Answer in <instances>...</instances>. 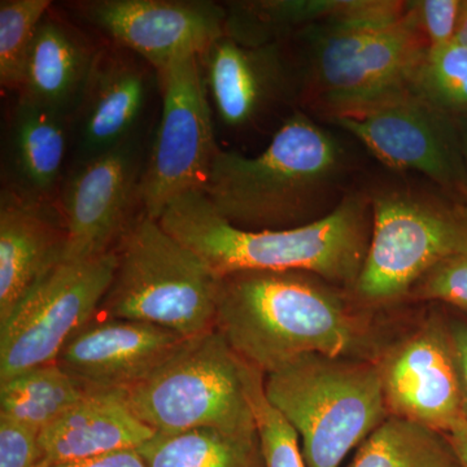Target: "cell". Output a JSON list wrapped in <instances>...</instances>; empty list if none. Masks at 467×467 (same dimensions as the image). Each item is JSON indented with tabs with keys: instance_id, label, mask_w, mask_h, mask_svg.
<instances>
[{
	"instance_id": "cell-1",
	"label": "cell",
	"mask_w": 467,
	"mask_h": 467,
	"mask_svg": "<svg viewBox=\"0 0 467 467\" xmlns=\"http://www.w3.org/2000/svg\"><path fill=\"white\" fill-rule=\"evenodd\" d=\"M287 45L299 109L328 124L411 95L430 48L399 0H350L342 15L306 26Z\"/></svg>"
},
{
	"instance_id": "cell-2",
	"label": "cell",
	"mask_w": 467,
	"mask_h": 467,
	"mask_svg": "<svg viewBox=\"0 0 467 467\" xmlns=\"http://www.w3.org/2000/svg\"><path fill=\"white\" fill-rule=\"evenodd\" d=\"M348 150L337 134L296 109L256 156L220 150L205 198L221 217L248 232L309 225L350 192Z\"/></svg>"
},
{
	"instance_id": "cell-3",
	"label": "cell",
	"mask_w": 467,
	"mask_h": 467,
	"mask_svg": "<svg viewBox=\"0 0 467 467\" xmlns=\"http://www.w3.org/2000/svg\"><path fill=\"white\" fill-rule=\"evenodd\" d=\"M159 223L221 276L247 270H300L353 288L370 244L368 190L352 189L327 216L309 225L248 232L227 223L202 192L169 202Z\"/></svg>"
},
{
	"instance_id": "cell-4",
	"label": "cell",
	"mask_w": 467,
	"mask_h": 467,
	"mask_svg": "<svg viewBox=\"0 0 467 467\" xmlns=\"http://www.w3.org/2000/svg\"><path fill=\"white\" fill-rule=\"evenodd\" d=\"M337 287L300 270L221 276L214 328L264 376L310 353L348 358L362 328Z\"/></svg>"
},
{
	"instance_id": "cell-5",
	"label": "cell",
	"mask_w": 467,
	"mask_h": 467,
	"mask_svg": "<svg viewBox=\"0 0 467 467\" xmlns=\"http://www.w3.org/2000/svg\"><path fill=\"white\" fill-rule=\"evenodd\" d=\"M273 407L299 435L306 467H339L389 413L379 367L310 353L264 377Z\"/></svg>"
},
{
	"instance_id": "cell-6",
	"label": "cell",
	"mask_w": 467,
	"mask_h": 467,
	"mask_svg": "<svg viewBox=\"0 0 467 467\" xmlns=\"http://www.w3.org/2000/svg\"><path fill=\"white\" fill-rule=\"evenodd\" d=\"M115 252L98 316L161 326L186 339L213 330L220 278L158 220L140 214Z\"/></svg>"
},
{
	"instance_id": "cell-7",
	"label": "cell",
	"mask_w": 467,
	"mask_h": 467,
	"mask_svg": "<svg viewBox=\"0 0 467 467\" xmlns=\"http://www.w3.org/2000/svg\"><path fill=\"white\" fill-rule=\"evenodd\" d=\"M257 371L213 328L187 339L155 373L122 392L156 434L217 429L254 435L251 387Z\"/></svg>"
},
{
	"instance_id": "cell-8",
	"label": "cell",
	"mask_w": 467,
	"mask_h": 467,
	"mask_svg": "<svg viewBox=\"0 0 467 467\" xmlns=\"http://www.w3.org/2000/svg\"><path fill=\"white\" fill-rule=\"evenodd\" d=\"M441 192L410 182L368 190L370 244L352 288L359 300L373 306L400 300L435 267L467 252V209Z\"/></svg>"
},
{
	"instance_id": "cell-9",
	"label": "cell",
	"mask_w": 467,
	"mask_h": 467,
	"mask_svg": "<svg viewBox=\"0 0 467 467\" xmlns=\"http://www.w3.org/2000/svg\"><path fill=\"white\" fill-rule=\"evenodd\" d=\"M159 77L160 116L140 187L144 213L158 221L175 198L204 190L221 150L199 55L174 58Z\"/></svg>"
},
{
	"instance_id": "cell-10",
	"label": "cell",
	"mask_w": 467,
	"mask_h": 467,
	"mask_svg": "<svg viewBox=\"0 0 467 467\" xmlns=\"http://www.w3.org/2000/svg\"><path fill=\"white\" fill-rule=\"evenodd\" d=\"M116 252L64 261L0 324V382L57 362L78 328L97 317L115 275Z\"/></svg>"
},
{
	"instance_id": "cell-11",
	"label": "cell",
	"mask_w": 467,
	"mask_h": 467,
	"mask_svg": "<svg viewBox=\"0 0 467 467\" xmlns=\"http://www.w3.org/2000/svg\"><path fill=\"white\" fill-rule=\"evenodd\" d=\"M150 135L67 169L57 202L67 233L66 261L115 251L144 213L140 187Z\"/></svg>"
},
{
	"instance_id": "cell-12",
	"label": "cell",
	"mask_w": 467,
	"mask_h": 467,
	"mask_svg": "<svg viewBox=\"0 0 467 467\" xmlns=\"http://www.w3.org/2000/svg\"><path fill=\"white\" fill-rule=\"evenodd\" d=\"M64 7L158 72L182 55L201 57L225 34V5L209 0H79Z\"/></svg>"
},
{
	"instance_id": "cell-13",
	"label": "cell",
	"mask_w": 467,
	"mask_h": 467,
	"mask_svg": "<svg viewBox=\"0 0 467 467\" xmlns=\"http://www.w3.org/2000/svg\"><path fill=\"white\" fill-rule=\"evenodd\" d=\"M395 171H414L444 192L467 196L456 121L413 95L330 122Z\"/></svg>"
},
{
	"instance_id": "cell-14",
	"label": "cell",
	"mask_w": 467,
	"mask_h": 467,
	"mask_svg": "<svg viewBox=\"0 0 467 467\" xmlns=\"http://www.w3.org/2000/svg\"><path fill=\"white\" fill-rule=\"evenodd\" d=\"M199 60L214 121L230 133L259 130L282 110L299 109L287 41L248 47L223 34Z\"/></svg>"
},
{
	"instance_id": "cell-15",
	"label": "cell",
	"mask_w": 467,
	"mask_h": 467,
	"mask_svg": "<svg viewBox=\"0 0 467 467\" xmlns=\"http://www.w3.org/2000/svg\"><path fill=\"white\" fill-rule=\"evenodd\" d=\"M155 99H160L158 70L134 52L100 39L72 116V165L152 133L149 121Z\"/></svg>"
},
{
	"instance_id": "cell-16",
	"label": "cell",
	"mask_w": 467,
	"mask_h": 467,
	"mask_svg": "<svg viewBox=\"0 0 467 467\" xmlns=\"http://www.w3.org/2000/svg\"><path fill=\"white\" fill-rule=\"evenodd\" d=\"M378 367L391 416L444 434L466 418L450 328L436 319L389 350Z\"/></svg>"
},
{
	"instance_id": "cell-17",
	"label": "cell",
	"mask_w": 467,
	"mask_h": 467,
	"mask_svg": "<svg viewBox=\"0 0 467 467\" xmlns=\"http://www.w3.org/2000/svg\"><path fill=\"white\" fill-rule=\"evenodd\" d=\"M186 340L161 326L97 316L67 339L57 364L90 391H124L155 373Z\"/></svg>"
},
{
	"instance_id": "cell-18",
	"label": "cell",
	"mask_w": 467,
	"mask_h": 467,
	"mask_svg": "<svg viewBox=\"0 0 467 467\" xmlns=\"http://www.w3.org/2000/svg\"><path fill=\"white\" fill-rule=\"evenodd\" d=\"M67 233L57 202L0 192V324L66 261Z\"/></svg>"
},
{
	"instance_id": "cell-19",
	"label": "cell",
	"mask_w": 467,
	"mask_h": 467,
	"mask_svg": "<svg viewBox=\"0 0 467 467\" xmlns=\"http://www.w3.org/2000/svg\"><path fill=\"white\" fill-rule=\"evenodd\" d=\"M72 152V117L17 99L3 147V190L26 201L58 202Z\"/></svg>"
},
{
	"instance_id": "cell-20",
	"label": "cell",
	"mask_w": 467,
	"mask_h": 467,
	"mask_svg": "<svg viewBox=\"0 0 467 467\" xmlns=\"http://www.w3.org/2000/svg\"><path fill=\"white\" fill-rule=\"evenodd\" d=\"M156 432L126 402L122 391H90L39 434L41 465H60L138 450Z\"/></svg>"
},
{
	"instance_id": "cell-21",
	"label": "cell",
	"mask_w": 467,
	"mask_h": 467,
	"mask_svg": "<svg viewBox=\"0 0 467 467\" xmlns=\"http://www.w3.org/2000/svg\"><path fill=\"white\" fill-rule=\"evenodd\" d=\"M99 47L100 41L50 9L36 30L17 99L72 117Z\"/></svg>"
},
{
	"instance_id": "cell-22",
	"label": "cell",
	"mask_w": 467,
	"mask_h": 467,
	"mask_svg": "<svg viewBox=\"0 0 467 467\" xmlns=\"http://www.w3.org/2000/svg\"><path fill=\"white\" fill-rule=\"evenodd\" d=\"M350 0H242L223 3L225 36L248 47L285 42L313 24L342 15Z\"/></svg>"
},
{
	"instance_id": "cell-23",
	"label": "cell",
	"mask_w": 467,
	"mask_h": 467,
	"mask_svg": "<svg viewBox=\"0 0 467 467\" xmlns=\"http://www.w3.org/2000/svg\"><path fill=\"white\" fill-rule=\"evenodd\" d=\"M137 451L147 467H265L259 434L217 429L155 434Z\"/></svg>"
},
{
	"instance_id": "cell-24",
	"label": "cell",
	"mask_w": 467,
	"mask_h": 467,
	"mask_svg": "<svg viewBox=\"0 0 467 467\" xmlns=\"http://www.w3.org/2000/svg\"><path fill=\"white\" fill-rule=\"evenodd\" d=\"M348 467H461L444 432L389 416L361 442Z\"/></svg>"
},
{
	"instance_id": "cell-25",
	"label": "cell",
	"mask_w": 467,
	"mask_h": 467,
	"mask_svg": "<svg viewBox=\"0 0 467 467\" xmlns=\"http://www.w3.org/2000/svg\"><path fill=\"white\" fill-rule=\"evenodd\" d=\"M88 392L57 362L43 365L0 382V417L42 431Z\"/></svg>"
},
{
	"instance_id": "cell-26",
	"label": "cell",
	"mask_w": 467,
	"mask_h": 467,
	"mask_svg": "<svg viewBox=\"0 0 467 467\" xmlns=\"http://www.w3.org/2000/svg\"><path fill=\"white\" fill-rule=\"evenodd\" d=\"M411 95L456 119L467 115V46L453 41L426 51Z\"/></svg>"
},
{
	"instance_id": "cell-27",
	"label": "cell",
	"mask_w": 467,
	"mask_h": 467,
	"mask_svg": "<svg viewBox=\"0 0 467 467\" xmlns=\"http://www.w3.org/2000/svg\"><path fill=\"white\" fill-rule=\"evenodd\" d=\"M52 8L50 0L0 2V84L20 90L36 30Z\"/></svg>"
},
{
	"instance_id": "cell-28",
	"label": "cell",
	"mask_w": 467,
	"mask_h": 467,
	"mask_svg": "<svg viewBox=\"0 0 467 467\" xmlns=\"http://www.w3.org/2000/svg\"><path fill=\"white\" fill-rule=\"evenodd\" d=\"M264 374L257 371L251 387V402L256 420L265 467H306L300 439L294 427L273 407L264 391Z\"/></svg>"
},
{
	"instance_id": "cell-29",
	"label": "cell",
	"mask_w": 467,
	"mask_h": 467,
	"mask_svg": "<svg viewBox=\"0 0 467 467\" xmlns=\"http://www.w3.org/2000/svg\"><path fill=\"white\" fill-rule=\"evenodd\" d=\"M465 0L408 2V14L429 47L456 41Z\"/></svg>"
},
{
	"instance_id": "cell-30",
	"label": "cell",
	"mask_w": 467,
	"mask_h": 467,
	"mask_svg": "<svg viewBox=\"0 0 467 467\" xmlns=\"http://www.w3.org/2000/svg\"><path fill=\"white\" fill-rule=\"evenodd\" d=\"M414 291L420 299L442 301L467 310V252L435 267Z\"/></svg>"
},
{
	"instance_id": "cell-31",
	"label": "cell",
	"mask_w": 467,
	"mask_h": 467,
	"mask_svg": "<svg viewBox=\"0 0 467 467\" xmlns=\"http://www.w3.org/2000/svg\"><path fill=\"white\" fill-rule=\"evenodd\" d=\"M41 431L0 417V467H39Z\"/></svg>"
},
{
	"instance_id": "cell-32",
	"label": "cell",
	"mask_w": 467,
	"mask_h": 467,
	"mask_svg": "<svg viewBox=\"0 0 467 467\" xmlns=\"http://www.w3.org/2000/svg\"><path fill=\"white\" fill-rule=\"evenodd\" d=\"M39 467H147V465L137 450H126L106 454L98 459Z\"/></svg>"
},
{
	"instance_id": "cell-33",
	"label": "cell",
	"mask_w": 467,
	"mask_h": 467,
	"mask_svg": "<svg viewBox=\"0 0 467 467\" xmlns=\"http://www.w3.org/2000/svg\"><path fill=\"white\" fill-rule=\"evenodd\" d=\"M450 334L457 368H459L461 389H462L465 417L467 418V325L451 326Z\"/></svg>"
},
{
	"instance_id": "cell-34",
	"label": "cell",
	"mask_w": 467,
	"mask_h": 467,
	"mask_svg": "<svg viewBox=\"0 0 467 467\" xmlns=\"http://www.w3.org/2000/svg\"><path fill=\"white\" fill-rule=\"evenodd\" d=\"M445 435L459 459L461 467H467V418H461Z\"/></svg>"
},
{
	"instance_id": "cell-35",
	"label": "cell",
	"mask_w": 467,
	"mask_h": 467,
	"mask_svg": "<svg viewBox=\"0 0 467 467\" xmlns=\"http://www.w3.org/2000/svg\"><path fill=\"white\" fill-rule=\"evenodd\" d=\"M457 134H459V142L461 153H462L463 162H465L467 171V115L456 117Z\"/></svg>"
},
{
	"instance_id": "cell-36",
	"label": "cell",
	"mask_w": 467,
	"mask_h": 467,
	"mask_svg": "<svg viewBox=\"0 0 467 467\" xmlns=\"http://www.w3.org/2000/svg\"><path fill=\"white\" fill-rule=\"evenodd\" d=\"M456 41L461 45L467 46V0L463 5L462 16H461L459 32H457Z\"/></svg>"
}]
</instances>
